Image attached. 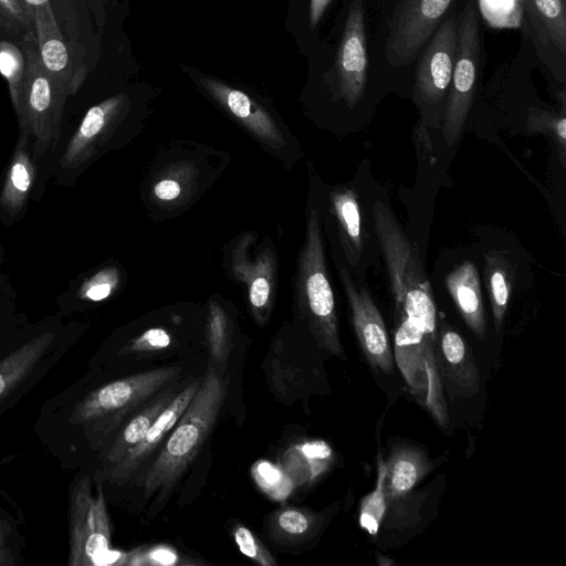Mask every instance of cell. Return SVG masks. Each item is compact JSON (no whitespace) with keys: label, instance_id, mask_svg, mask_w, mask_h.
Listing matches in <instances>:
<instances>
[{"label":"cell","instance_id":"6da1fadb","mask_svg":"<svg viewBox=\"0 0 566 566\" xmlns=\"http://www.w3.org/2000/svg\"><path fill=\"white\" fill-rule=\"evenodd\" d=\"M226 395L227 381L213 367H208L193 398L145 474L146 499L156 493L164 499L180 479L213 428Z\"/></svg>","mask_w":566,"mask_h":566},{"label":"cell","instance_id":"7a4b0ae2","mask_svg":"<svg viewBox=\"0 0 566 566\" xmlns=\"http://www.w3.org/2000/svg\"><path fill=\"white\" fill-rule=\"evenodd\" d=\"M316 200L308 196L305 238L293 277L294 304L316 343L331 355L344 357L338 334L335 298L328 277Z\"/></svg>","mask_w":566,"mask_h":566},{"label":"cell","instance_id":"3957f363","mask_svg":"<svg viewBox=\"0 0 566 566\" xmlns=\"http://www.w3.org/2000/svg\"><path fill=\"white\" fill-rule=\"evenodd\" d=\"M22 46L27 65L21 99L15 112L20 132L33 138L34 157H42L61 136V123L67 88L44 66L35 38L30 33Z\"/></svg>","mask_w":566,"mask_h":566},{"label":"cell","instance_id":"277c9868","mask_svg":"<svg viewBox=\"0 0 566 566\" xmlns=\"http://www.w3.org/2000/svg\"><path fill=\"white\" fill-rule=\"evenodd\" d=\"M210 148L190 145L174 146L160 154L151 166L146 188V207L151 211L181 210L198 200L217 178V166L208 153Z\"/></svg>","mask_w":566,"mask_h":566},{"label":"cell","instance_id":"5b68a950","mask_svg":"<svg viewBox=\"0 0 566 566\" xmlns=\"http://www.w3.org/2000/svg\"><path fill=\"white\" fill-rule=\"evenodd\" d=\"M223 263L229 276L245 287L254 319L264 324L277 291L279 258L271 239L252 231L241 233L226 247Z\"/></svg>","mask_w":566,"mask_h":566},{"label":"cell","instance_id":"8992f818","mask_svg":"<svg viewBox=\"0 0 566 566\" xmlns=\"http://www.w3.org/2000/svg\"><path fill=\"white\" fill-rule=\"evenodd\" d=\"M458 45V23L452 14L434 31L416 69L413 101L424 126L442 124Z\"/></svg>","mask_w":566,"mask_h":566},{"label":"cell","instance_id":"52a82bcc","mask_svg":"<svg viewBox=\"0 0 566 566\" xmlns=\"http://www.w3.org/2000/svg\"><path fill=\"white\" fill-rule=\"evenodd\" d=\"M476 0H469L459 15L455 61L442 119L448 146L459 139L475 94L480 65Z\"/></svg>","mask_w":566,"mask_h":566},{"label":"cell","instance_id":"ba28073f","mask_svg":"<svg viewBox=\"0 0 566 566\" xmlns=\"http://www.w3.org/2000/svg\"><path fill=\"white\" fill-rule=\"evenodd\" d=\"M200 83L260 147L286 168L292 169L303 157L302 148L294 136L251 96L211 77H201Z\"/></svg>","mask_w":566,"mask_h":566},{"label":"cell","instance_id":"9c48e42d","mask_svg":"<svg viewBox=\"0 0 566 566\" xmlns=\"http://www.w3.org/2000/svg\"><path fill=\"white\" fill-rule=\"evenodd\" d=\"M111 546V527L102 485L92 492L91 479L81 475L69 497L70 566H98Z\"/></svg>","mask_w":566,"mask_h":566},{"label":"cell","instance_id":"30bf717a","mask_svg":"<svg viewBox=\"0 0 566 566\" xmlns=\"http://www.w3.org/2000/svg\"><path fill=\"white\" fill-rule=\"evenodd\" d=\"M180 368L160 367L111 381L88 394L74 408L75 423H115L177 377Z\"/></svg>","mask_w":566,"mask_h":566},{"label":"cell","instance_id":"8fae6325","mask_svg":"<svg viewBox=\"0 0 566 566\" xmlns=\"http://www.w3.org/2000/svg\"><path fill=\"white\" fill-rule=\"evenodd\" d=\"M453 0H400L391 14L386 59L392 66L411 63L424 49Z\"/></svg>","mask_w":566,"mask_h":566},{"label":"cell","instance_id":"7c38bea8","mask_svg":"<svg viewBox=\"0 0 566 566\" xmlns=\"http://www.w3.org/2000/svg\"><path fill=\"white\" fill-rule=\"evenodd\" d=\"M338 273L352 312V319L360 348L375 368L390 374L394 353L382 316L368 291L358 287L347 269L338 264Z\"/></svg>","mask_w":566,"mask_h":566},{"label":"cell","instance_id":"4fadbf2b","mask_svg":"<svg viewBox=\"0 0 566 566\" xmlns=\"http://www.w3.org/2000/svg\"><path fill=\"white\" fill-rule=\"evenodd\" d=\"M367 65L364 4L353 0L335 61L337 93L349 107L365 93Z\"/></svg>","mask_w":566,"mask_h":566},{"label":"cell","instance_id":"5bb4252c","mask_svg":"<svg viewBox=\"0 0 566 566\" xmlns=\"http://www.w3.org/2000/svg\"><path fill=\"white\" fill-rule=\"evenodd\" d=\"M127 111L124 94L111 96L92 106L70 139L61 166L77 168L88 161L115 134Z\"/></svg>","mask_w":566,"mask_h":566},{"label":"cell","instance_id":"9a60e30c","mask_svg":"<svg viewBox=\"0 0 566 566\" xmlns=\"http://www.w3.org/2000/svg\"><path fill=\"white\" fill-rule=\"evenodd\" d=\"M39 52L45 69L74 95L81 87L87 69L63 35L52 6L32 10Z\"/></svg>","mask_w":566,"mask_h":566},{"label":"cell","instance_id":"2e32d148","mask_svg":"<svg viewBox=\"0 0 566 566\" xmlns=\"http://www.w3.org/2000/svg\"><path fill=\"white\" fill-rule=\"evenodd\" d=\"M200 380H195L179 394L175 395L145 437L130 448L120 461L108 470V479L113 482H123L149 457L161 440L175 427L178 419L193 398Z\"/></svg>","mask_w":566,"mask_h":566},{"label":"cell","instance_id":"e0dca14e","mask_svg":"<svg viewBox=\"0 0 566 566\" xmlns=\"http://www.w3.org/2000/svg\"><path fill=\"white\" fill-rule=\"evenodd\" d=\"M437 364L441 379L460 396L470 397L479 391L480 375L470 346L449 326L438 334Z\"/></svg>","mask_w":566,"mask_h":566},{"label":"cell","instance_id":"ac0fdd59","mask_svg":"<svg viewBox=\"0 0 566 566\" xmlns=\"http://www.w3.org/2000/svg\"><path fill=\"white\" fill-rule=\"evenodd\" d=\"M446 285L465 324L484 339L486 321L476 266L470 261L463 262L447 275Z\"/></svg>","mask_w":566,"mask_h":566},{"label":"cell","instance_id":"d6986e66","mask_svg":"<svg viewBox=\"0 0 566 566\" xmlns=\"http://www.w3.org/2000/svg\"><path fill=\"white\" fill-rule=\"evenodd\" d=\"M36 168L29 150V136L20 134L0 192V209L14 217L25 206L35 182Z\"/></svg>","mask_w":566,"mask_h":566},{"label":"cell","instance_id":"ffe728a7","mask_svg":"<svg viewBox=\"0 0 566 566\" xmlns=\"http://www.w3.org/2000/svg\"><path fill=\"white\" fill-rule=\"evenodd\" d=\"M329 212L335 219L340 247L347 261L355 265L361 253V217L356 192L339 186L328 192Z\"/></svg>","mask_w":566,"mask_h":566},{"label":"cell","instance_id":"44dd1931","mask_svg":"<svg viewBox=\"0 0 566 566\" xmlns=\"http://www.w3.org/2000/svg\"><path fill=\"white\" fill-rule=\"evenodd\" d=\"M386 467L385 491L388 504L409 494L431 470L424 452L412 447L395 449Z\"/></svg>","mask_w":566,"mask_h":566},{"label":"cell","instance_id":"7402d4cb","mask_svg":"<svg viewBox=\"0 0 566 566\" xmlns=\"http://www.w3.org/2000/svg\"><path fill=\"white\" fill-rule=\"evenodd\" d=\"M524 13L535 35L536 46H553L566 53L565 0H523Z\"/></svg>","mask_w":566,"mask_h":566},{"label":"cell","instance_id":"603a6c76","mask_svg":"<svg viewBox=\"0 0 566 566\" xmlns=\"http://www.w3.org/2000/svg\"><path fill=\"white\" fill-rule=\"evenodd\" d=\"M54 338L52 332L42 333L0 360V401L33 371Z\"/></svg>","mask_w":566,"mask_h":566},{"label":"cell","instance_id":"cb8c5ba5","mask_svg":"<svg viewBox=\"0 0 566 566\" xmlns=\"http://www.w3.org/2000/svg\"><path fill=\"white\" fill-rule=\"evenodd\" d=\"M484 279L494 325L500 331L515 282V270L510 259L500 251L486 253L484 255Z\"/></svg>","mask_w":566,"mask_h":566},{"label":"cell","instance_id":"d4e9b609","mask_svg":"<svg viewBox=\"0 0 566 566\" xmlns=\"http://www.w3.org/2000/svg\"><path fill=\"white\" fill-rule=\"evenodd\" d=\"M172 397L174 396L170 394L160 395L124 427L120 433L116 437L105 458V463L108 470L117 464L125 453L145 437L150 426L155 422Z\"/></svg>","mask_w":566,"mask_h":566},{"label":"cell","instance_id":"484cf974","mask_svg":"<svg viewBox=\"0 0 566 566\" xmlns=\"http://www.w3.org/2000/svg\"><path fill=\"white\" fill-rule=\"evenodd\" d=\"M317 521V515L306 510L283 507L271 516L269 533L276 542L298 543L313 533Z\"/></svg>","mask_w":566,"mask_h":566},{"label":"cell","instance_id":"4316f807","mask_svg":"<svg viewBox=\"0 0 566 566\" xmlns=\"http://www.w3.org/2000/svg\"><path fill=\"white\" fill-rule=\"evenodd\" d=\"M232 327L226 306L219 297H211L208 304L206 336L212 359L227 361L231 349Z\"/></svg>","mask_w":566,"mask_h":566},{"label":"cell","instance_id":"83f0119b","mask_svg":"<svg viewBox=\"0 0 566 566\" xmlns=\"http://www.w3.org/2000/svg\"><path fill=\"white\" fill-rule=\"evenodd\" d=\"M27 59L22 42L0 38V74L8 83L14 111L20 105Z\"/></svg>","mask_w":566,"mask_h":566},{"label":"cell","instance_id":"f1b7e54d","mask_svg":"<svg viewBox=\"0 0 566 566\" xmlns=\"http://www.w3.org/2000/svg\"><path fill=\"white\" fill-rule=\"evenodd\" d=\"M386 462L381 454L377 459V481L374 491L366 495L360 504L358 522L369 535H376L386 515L388 502L385 491Z\"/></svg>","mask_w":566,"mask_h":566},{"label":"cell","instance_id":"f546056e","mask_svg":"<svg viewBox=\"0 0 566 566\" xmlns=\"http://www.w3.org/2000/svg\"><path fill=\"white\" fill-rule=\"evenodd\" d=\"M526 129L530 133L548 135L559 151V158L566 164V116L565 108L560 112L530 107L526 116Z\"/></svg>","mask_w":566,"mask_h":566},{"label":"cell","instance_id":"4dcf8cb0","mask_svg":"<svg viewBox=\"0 0 566 566\" xmlns=\"http://www.w3.org/2000/svg\"><path fill=\"white\" fill-rule=\"evenodd\" d=\"M32 32L33 12L24 0H0V38L23 42Z\"/></svg>","mask_w":566,"mask_h":566},{"label":"cell","instance_id":"1f68e13d","mask_svg":"<svg viewBox=\"0 0 566 566\" xmlns=\"http://www.w3.org/2000/svg\"><path fill=\"white\" fill-rule=\"evenodd\" d=\"M189 556L166 544L136 547L126 553L125 566H187L197 565Z\"/></svg>","mask_w":566,"mask_h":566},{"label":"cell","instance_id":"d6a6232c","mask_svg":"<svg viewBox=\"0 0 566 566\" xmlns=\"http://www.w3.org/2000/svg\"><path fill=\"white\" fill-rule=\"evenodd\" d=\"M479 8L492 28H518L522 23L523 0H479Z\"/></svg>","mask_w":566,"mask_h":566},{"label":"cell","instance_id":"836d02e7","mask_svg":"<svg viewBox=\"0 0 566 566\" xmlns=\"http://www.w3.org/2000/svg\"><path fill=\"white\" fill-rule=\"evenodd\" d=\"M294 454L305 470V478L313 479L327 470L333 450L325 441H308L294 448Z\"/></svg>","mask_w":566,"mask_h":566},{"label":"cell","instance_id":"e575fe53","mask_svg":"<svg viewBox=\"0 0 566 566\" xmlns=\"http://www.w3.org/2000/svg\"><path fill=\"white\" fill-rule=\"evenodd\" d=\"M119 279V271L116 268H104L82 283L78 297L93 302L103 301L117 289Z\"/></svg>","mask_w":566,"mask_h":566},{"label":"cell","instance_id":"d590c367","mask_svg":"<svg viewBox=\"0 0 566 566\" xmlns=\"http://www.w3.org/2000/svg\"><path fill=\"white\" fill-rule=\"evenodd\" d=\"M233 537L240 552L256 564L262 566L277 565L266 546L248 527L237 526L233 530Z\"/></svg>","mask_w":566,"mask_h":566},{"label":"cell","instance_id":"8d00e7d4","mask_svg":"<svg viewBox=\"0 0 566 566\" xmlns=\"http://www.w3.org/2000/svg\"><path fill=\"white\" fill-rule=\"evenodd\" d=\"M253 473L260 486L272 496L283 497L290 492L291 484L273 464L261 461L255 464Z\"/></svg>","mask_w":566,"mask_h":566},{"label":"cell","instance_id":"74e56055","mask_svg":"<svg viewBox=\"0 0 566 566\" xmlns=\"http://www.w3.org/2000/svg\"><path fill=\"white\" fill-rule=\"evenodd\" d=\"M171 343L170 333L164 327H150L129 340L122 353H145L167 348Z\"/></svg>","mask_w":566,"mask_h":566},{"label":"cell","instance_id":"f35d334b","mask_svg":"<svg viewBox=\"0 0 566 566\" xmlns=\"http://www.w3.org/2000/svg\"><path fill=\"white\" fill-rule=\"evenodd\" d=\"M8 530L0 521V566H12L14 565V556L12 555L10 547L7 543Z\"/></svg>","mask_w":566,"mask_h":566},{"label":"cell","instance_id":"ab89813d","mask_svg":"<svg viewBox=\"0 0 566 566\" xmlns=\"http://www.w3.org/2000/svg\"><path fill=\"white\" fill-rule=\"evenodd\" d=\"M331 1L332 0H311L310 25L312 29L315 28V25L318 23Z\"/></svg>","mask_w":566,"mask_h":566},{"label":"cell","instance_id":"60d3db41","mask_svg":"<svg viewBox=\"0 0 566 566\" xmlns=\"http://www.w3.org/2000/svg\"><path fill=\"white\" fill-rule=\"evenodd\" d=\"M31 10L50 6V0H24Z\"/></svg>","mask_w":566,"mask_h":566},{"label":"cell","instance_id":"b9f144b4","mask_svg":"<svg viewBox=\"0 0 566 566\" xmlns=\"http://www.w3.org/2000/svg\"><path fill=\"white\" fill-rule=\"evenodd\" d=\"M1 260H2V254H1V251H0V263H1Z\"/></svg>","mask_w":566,"mask_h":566}]
</instances>
